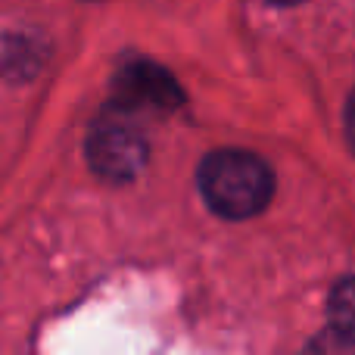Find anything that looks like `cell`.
Instances as JSON below:
<instances>
[{"label": "cell", "instance_id": "2", "mask_svg": "<svg viewBox=\"0 0 355 355\" xmlns=\"http://www.w3.org/2000/svg\"><path fill=\"white\" fill-rule=\"evenodd\" d=\"M85 156L97 178L110 184H128L147 166L150 144L141 125L128 119V112H110L106 119H97L91 125Z\"/></svg>", "mask_w": 355, "mask_h": 355}, {"label": "cell", "instance_id": "5", "mask_svg": "<svg viewBox=\"0 0 355 355\" xmlns=\"http://www.w3.org/2000/svg\"><path fill=\"white\" fill-rule=\"evenodd\" d=\"M271 3H281V6H296V3H306V0H271Z\"/></svg>", "mask_w": 355, "mask_h": 355}, {"label": "cell", "instance_id": "1", "mask_svg": "<svg viewBox=\"0 0 355 355\" xmlns=\"http://www.w3.org/2000/svg\"><path fill=\"white\" fill-rule=\"evenodd\" d=\"M196 184L206 206L231 221L259 215L275 196V172L250 150H212L200 162Z\"/></svg>", "mask_w": 355, "mask_h": 355}, {"label": "cell", "instance_id": "3", "mask_svg": "<svg viewBox=\"0 0 355 355\" xmlns=\"http://www.w3.org/2000/svg\"><path fill=\"white\" fill-rule=\"evenodd\" d=\"M112 94H116V106L122 112L131 110L168 112L184 103V91L175 81V75L150 60H131L128 66L119 69L116 81H112Z\"/></svg>", "mask_w": 355, "mask_h": 355}, {"label": "cell", "instance_id": "4", "mask_svg": "<svg viewBox=\"0 0 355 355\" xmlns=\"http://www.w3.org/2000/svg\"><path fill=\"white\" fill-rule=\"evenodd\" d=\"M300 355H355L352 327L331 324L327 331H321L318 337L309 340L306 349H302Z\"/></svg>", "mask_w": 355, "mask_h": 355}]
</instances>
